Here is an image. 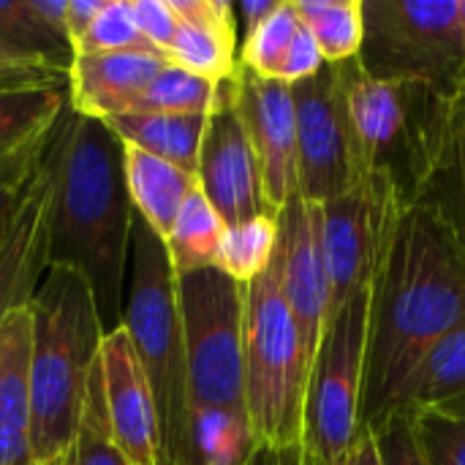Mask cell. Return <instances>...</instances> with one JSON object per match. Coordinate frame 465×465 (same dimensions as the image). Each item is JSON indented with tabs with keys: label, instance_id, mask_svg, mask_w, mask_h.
<instances>
[{
	"label": "cell",
	"instance_id": "44",
	"mask_svg": "<svg viewBox=\"0 0 465 465\" xmlns=\"http://www.w3.org/2000/svg\"><path fill=\"white\" fill-rule=\"evenodd\" d=\"M458 27H460V44L465 52V0H458Z\"/></svg>",
	"mask_w": 465,
	"mask_h": 465
},
{
	"label": "cell",
	"instance_id": "36",
	"mask_svg": "<svg viewBox=\"0 0 465 465\" xmlns=\"http://www.w3.org/2000/svg\"><path fill=\"white\" fill-rule=\"evenodd\" d=\"M131 14L136 27L169 57V46L177 30V16L169 0H131Z\"/></svg>",
	"mask_w": 465,
	"mask_h": 465
},
{
	"label": "cell",
	"instance_id": "22",
	"mask_svg": "<svg viewBox=\"0 0 465 465\" xmlns=\"http://www.w3.org/2000/svg\"><path fill=\"white\" fill-rule=\"evenodd\" d=\"M114 136L136 150L163 158L188 174L199 169V150L207 128V114H155L134 112L106 120Z\"/></svg>",
	"mask_w": 465,
	"mask_h": 465
},
{
	"label": "cell",
	"instance_id": "18",
	"mask_svg": "<svg viewBox=\"0 0 465 465\" xmlns=\"http://www.w3.org/2000/svg\"><path fill=\"white\" fill-rule=\"evenodd\" d=\"M46 215H49V174H38L16 196L5 237L0 242V322L30 302L41 275L46 272Z\"/></svg>",
	"mask_w": 465,
	"mask_h": 465
},
{
	"label": "cell",
	"instance_id": "20",
	"mask_svg": "<svg viewBox=\"0 0 465 465\" xmlns=\"http://www.w3.org/2000/svg\"><path fill=\"white\" fill-rule=\"evenodd\" d=\"M392 411L465 422V322L420 360Z\"/></svg>",
	"mask_w": 465,
	"mask_h": 465
},
{
	"label": "cell",
	"instance_id": "30",
	"mask_svg": "<svg viewBox=\"0 0 465 465\" xmlns=\"http://www.w3.org/2000/svg\"><path fill=\"white\" fill-rule=\"evenodd\" d=\"M63 465H131L117 452V447L112 444V436H109V420H106L98 365L90 373L79 430L74 436V444L63 455Z\"/></svg>",
	"mask_w": 465,
	"mask_h": 465
},
{
	"label": "cell",
	"instance_id": "46",
	"mask_svg": "<svg viewBox=\"0 0 465 465\" xmlns=\"http://www.w3.org/2000/svg\"><path fill=\"white\" fill-rule=\"evenodd\" d=\"M46 465H63V458H60V460H52V463H46Z\"/></svg>",
	"mask_w": 465,
	"mask_h": 465
},
{
	"label": "cell",
	"instance_id": "37",
	"mask_svg": "<svg viewBox=\"0 0 465 465\" xmlns=\"http://www.w3.org/2000/svg\"><path fill=\"white\" fill-rule=\"evenodd\" d=\"M452 180L458 185V218L465 234V90L458 87L455 125H452Z\"/></svg>",
	"mask_w": 465,
	"mask_h": 465
},
{
	"label": "cell",
	"instance_id": "3",
	"mask_svg": "<svg viewBox=\"0 0 465 465\" xmlns=\"http://www.w3.org/2000/svg\"><path fill=\"white\" fill-rule=\"evenodd\" d=\"M335 65L362 172L390 177L406 207L417 204L452 163L458 87L373 79L357 57Z\"/></svg>",
	"mask_w": 465,
	"mask_h": 465
},
{
	"label": "cell",
	"instance_id": "4",
	"mask_svg": "<svg viewBox=\"0 0 465 465\" xmlns=\"http://www.w3.org/2000/svg\"><path fill=\"white\" fill-rule=\"evenodd\" d=\"M30 447L38 465L60 460L79 430L104 327L82 272L49 264L30 297Z\"/></svg>",
	"mask_w": 465,
	"mask_h": 465
},
{
	"label": "cell",
	"instance_id": "29",
	"mask_svg": "<svg viewBox=\"0 0 465 465\" xmlns=\"http://www.w3.org/2000/svg\"><path fill=\"white\" fill-rule=\"evenodd\" d=\"M300 30L302 19L294 0H281L275 11L240 44V65L262 79L281 82L283 63Z\"/></svg>",
	"mask_w": 465,
	"mask_h": 465
},
{
	"label": "cell",
	"instance_id": "33",
	"mask_svg": "<svg viewBox=\"0 0 465 465\" xmlns=\"http://www.w3.org/2000/svg\"><path fill=\"white\" fill-rule=\"evenodd\" d=\"M406 414V411H403ZM428 465H465V422L433 414H406Z\"/></svg>",
	"mask_w": 465,
	"mask_h": 465
},
{
	"label": "cell",
	"instance_id": "15",
	"mask_svg": "<svg viewBox=\"0 0 465 465\" xmlns=\"http://www.w3.org/2000/svg\"><path fill=\"white\" fill-rule=\"evenodd\" d=\"M98 371L112 444L131 465H161V425L153 387L123 324L104 332Z\"/></svg>",
	"mask_w": 465,
	"mask_h": 465
},
{
	"label": "cell",
	"instance_id": "26",
	"mask_svg": "<svg viewBox=\"0 0 465 465\" xmlns=\"http://www.w3.org/2000/svg\"><path fill=\"white\" fill-rule=\"evenodd\" d=\"M223 232H226V223L221 221V215L213 210L204 193L193 188L174 221V229L163 240L174 272L183 275V272L215 267Z\"/></svg>",
	"mask_w": 465,
	"mask_h": 465
},
{
	"label": "cell",
	"instance_id": "12",
	"mask_svg": "<svg viewBox=\"0 0 465 465\" xmlns=\"http://www.w3.org/2000/svg\"><path fill=\"white\" fill-rule=\"evenodd\" d=\"M199 191L226 226L245 223L256 215H275L262 191V172L245 125L234 109V76L215 84V104L196 169Z\"/></svg>",
	"mask_w": 465,
	"mask_h": 465
},
{
	"label": "cell",
	"instance_id": "16",
	"mask_svg": "<svg viewBox=\"0 0 465 465\" xmlns=\"http://www.w3.org/2000/svg\"><path fill=\"white\" fill-rule=\"evenodd\" d=\"M65 109V90L0 95V193L16 196L38 174Z\"/></svg>",
	"mask_w": 465,
	"mask_h": 465
},
{
	"label": "cell",
	"instance_id": "25",
	"mask_svg": "<svg viewBox=\"0 0 465 465\" xmlns=\"http://www.w3.org/2000/svg\"><path fill=\"white\" fill-rule=\"evenodd\" d=\"M0 44L14 54L65 71L74 60L71 38L49 25L30 0H0Z\"/></svg>",
	"mask_w": 465,
	"mask_h": 465
},
{
	"label": "cell",
	"instance_id": "11",
	"mask_svg": "<svg viewBox=\"0 0 465 465\" xmlns=\"http://www.w3.org/2000/svg\"><path fill=\"white\" fill-rule=\"evenodd\" d=\"M292 98L297 114V196L324 204L362 177L338 65L327 63L316 76L292 84Z\"/></svg>",
	"mask_w": 465,
	"mask_h": 465
},
{
	"label": "cell",
	"instance_id": "5",
	"mask_svg": "<svg viewBox=\"0 0 465 465\" xmlns=\"http://www.w3.org/2000/svg\"><path fill=\"white\" fill-rule=\"evenodd\" d=\"M128 267L120 324L128 330L153 387L161 425V465H183L188 395L177 272L169 262L166 242L136 213L131 221Z\"/></svg>",
	"mask_w": 465,
	"mask_h": 465
},
{
	"label": "cell",
	"instance_id": "13",
	"mask_svg": "<svg viewBox=\"0 0 465 465\" xmlns=\"http://www.w3.org/2000/svg\"><path fill=\"white\" fill-rule=\"evenodd\" d=\"M234 109L256 153L267 207L278 215L297 196V114L292 84L262 79L237 65Z\"/></svg>",
	"mask_w": 465,
	"mask_h": 465
},
{
	"label": "cell",
	"instance_id": "35",
	"mask_svg": "<svg viewBox=\"0 0 465 465\" xmlns=\"http://www.w3.org/2000/svg\"><path fill=\"white\" fill-rule=\"evenodd\" d=\"M368 428H373L376 433L384 465H428L414 441L411 422L403 411H390L387 417H381L376 425Z\"/></svg>",
	"mask_w": 465,
	"mask_h": 465
},
{
	"label": "cell",
	"instance_id": "6",
	"mask_svg": "<svg viewBox=\"0 0 465 465\" xmlns=\"http://www.w3.org/2000/svg\"><path fill=\"white\" fill-rule=\"evenodd\" d=\"M242 371L245 414L256 447L278 452L302 444L311 365L281 289L278 251L270 267L256 281L245 283Z\"/></svg>",
	"mask_w": 465,
	"mask_h": 465
},
{
	"label": "cell",
	"instance_id": "2",
	"mask_svg": "<svg viewBox=\"0 0 465 465\" xmlns=\"http://www.w3.org/2000/svg\"><path fill=\"white\" fill-rule=\"evenodd\" d=\"M46 262L84 275L104 332L120 327L134 207L123 142L104 120L65 109L49 153Z\"/></svg>",
	"mask_w": 465,
	"mask_h": 465
},
{
	"label": "cell",
	"instance_id": "24",
	"mask_svg": "<svg viewBox=\"0 0 465 465\" xmlns=\"http://www.w3.org/2000/svg\"><path fill=\"white\" fill-rule=\"evenodd\" d=\"M256 452L245 414L226 409L188 411L183 465H251Z\"/></svg>",
	"mask_w": 465,
	"mask_h": 465
},
{
	"label": "cell",
	"instance_id": "41",
	"mask_svg": "<svg viewBox=\"0 0 465 465\" xmlns=\"http://www.w3.org/2000/svg\"><path fill=\"white\" fill-rule=\"evenodd\" d=\"M0 465H38L33 458L30 436L0 430Z\"/></svg>",
	"mask_w": 465,
	"mask_h": 465
},
{
	"label": "cell",
	"instance_id": "40",
	"mask_svg": "<svg viewBox=\"0 0 465 465\" xmlns=\"http://www.w3.org/2000/svg\"><path fill=\"white\" fill-rule=\"evenodd\" d=\"M341 465H384V458H381V450H379V441H376L373 428H368V425L360 428V436L354 439L351 450L346 452V458H343Z\"/></svg>",
	"mask_w": 465,
	"mask_h": 465
},
{
	"label": "cell",
	"instance_id": "38",
	"mask_svg": "<svg viewBox=\"0 0 465 465\" xmlns=\"http://www.w3.org/2000/svg\"><path fill=\"white\" fill-rule=\"evenodd\" d=\"M104 5H106V0H68V5H65V33L71 38V46L90 30V25L95 22V16L101 14Z\"/></svg>",
	"mask_w": 465,
	"mask_h": 465
},
{
	"label": "cell",
	"instance_id": "9",
	"mask_svg": "<svg viewBox=\"0 0 465 465\" xmlns=\"http://www.w3.org/2000/svg\"><path fill=\"white\" fill-rule=\"evenodd\" d=\"M357 60L373 79L458 87L465 65L458 0H365Z\"/></svg>",
	"mask_w": 465,
	"mask_h": 465
},
{
	"label": "cell",
	"instance_id": "19",
	"mask_svg": "<svg viewBox=\"0 0 465 465\" xmlns=\"http://www.w3.org/2000/svg\"><path fill=\"white\" fill-rule=\"evenodd\" d=\"M177 30L169 63L218 84L240 65V35L234 3L229 0H169Z\"/></svg>",
	"mask_w": 465,
	"mask_h": 465
},
{
	"label": "cell",
	"instance_id": "8",
	"mask_svg": "<svg viewBox=\"0 0 465 465\" xmlns=\"http://www.w3.org/2000/svg\"><path fill=\"white\" fill-rule=\"evenodd\" d=\"M371 292L354 294L330 313L308 373L302 450L316 465L343 463L362 428Z\"/></svg>",
	"mask_w": 465,
	"mask_h": 465
},
{
	"label": "cell",
	"instance_id": "7",
	"mask_svg": "<svg viewBox=\"0 0 465 465\" xmlns=\"http://www.w3.org/2000/svg\"><path fill=\"white\" fill-rule=\"evenodd\" d=\"M177 302L188 411L226 409L245 414V286L218 267H204L177 275Z\"/></svg>",
	"mask_w": 465,
	"mask_h": 465
},
{
	"label": "cell",
	"instance_id": "39",
	"mask_svg": "<svg viewBox=\"0 0 465 465\" xmlns=\"http://www.w3.org/2000/svg\"><path fill=\"white\" fill-rule=\"evenodd\" d=\"M281 0H242V3H234V19H237V35H240V44L275 11Z\"/></svg>",
	"mask_w": 465,
	"mask_h": 465
},
{
	"label": "cell",
	"instance_id": "23",
	"mask_svg": "<svg viewBox=\"0 0 465 465\" xmlns=\"http://www.w3.org/2000/svg\"><path fill=\"white\" fill-rule=\"evenodd\" d=\"M30 302L0 322V430L30 436Z\"/></svg>",
	"mask_w": 465,
	"mask_h": 465
},
{
	"label": "cell",
	"instance_id": "1",
	"mask_svg": "<svg viewBox=\"0 0 465 465\" xmlns=\"http://www.w3.org/2000/svg\"><path fill=\"white\" fill-rule=\"evenodd\" d=\"M465 322V234L452 202L406 207L371 292L362 425L387 417L420 360Z\"/></svg>",
	"mask_w": 465,
	"mask_h": 465
},
{
	"label": "cell",
	"instance_id": "31",
	"mask_svg": "<svg viewBox=\"0 0 465 465\" xmlns=\"http://www.w3.org/2000/svg\"><path fill=\"white\" fill-rule=\"evenodd\" d=\"M123 52H139V54L166 57L136 27L128 0H106V5L101 8V14L90 25V30L74 44V54H123Z\"/></svg>",
	"mask_w": 465,
	"mask_h": 465
},
{
	"label": "cell",
	"instance_id": "34",
	"mask_svg": "<svg viewBox=\"0 0 465 465\" xmlns=\"http://www.w3.org/2000/svg\"><path fill=\"white\" fill-rule=\"evenodd\" d=\"M22 90H68V74L25 60L0 44V95Z\"/></svg>",
	"mask_w": 465,
	"mask_h": 465
},
{
	"label": "cell",
	"instance_id": "10",
	"mask_svg": "<svg viewBox=\"0 0 465 465\" xmlns=\"http://www.w3.org/2000/svg\"><path fill=\"white\" fill-rule=\"evenodd\" d=\"M319 207L322 248L330 278V313H335L354 294L373 289L406 202L390 177L362 172L346 193Z\"/></svg>",
	"mask_w": 465,
	"mask_h": 465
},
{
	"label": "cell",
	"instance_id": "27",
	"mask_svg": "<svg viewBox=\"0 0 465 465\" xmlns=\"http://www.w3.org/2000/svg\"><path fill=\"white\" fill-rule=\"evenodd\" d=\"M324 63L354 60L365 38V0H294Z\"/></svg>",
	"mask_w": 465,
	"mask_h": 465
},
{
	"label": "cell",
	"instance_id": "17",
	"mask_svg": "<svg viewBox=\"0 0 465 465\" xmlns=\"http://www.w3.org/2000/svg\"><path fill=\"white\" fill-rule=\"evenodd\" d=\"M158 54H74L68 68V106L93 120L134 114L166 65Z\"/></svg>",
	"mask_w": 465,
	"mask_h": 465
},
{
	"label": "cell",
	"instance_id": "42",
	"mask_svg": "<svg viewBox=\"0 0 465 465\" xmlns=\"http://www.w3.org/2000/svg\"><path fill=\"white\" fill-rule=\"evenodd\" d=\"M251 465H316L308 452L302 450V444L297 447H289V450H278V452H267V450H259L256 458L251 460Z\"/></svg>",
	"mask_w": 465,
	"mask_h": 465
},
{
	"label": "cell",
	"instance_id": "14",
	"mask_svg": "<svg viewBox=\"0 0 465 465\" xmlns=\"http://www.w3.org/2000/svg\"><path fill=\"white\" fill-rule=\"evenodd\" d=\"M278 259L281 289L297 322L308 365H313L330 316V278L322 248L319 204L294 196L278 213Z\"/></svg>",
	"mask_w": 465,
	"mask_h": 465
},
{
	"label": "cell",
	"instance_id": "28",
	"mask_svg": "<svg viewBox=\"0 0 465 465\" xmlns=\"http://www.w3.org/2000/svg\"><path fill=\"white\" fill-rule=\"evenodd\" d=\"M275 251H278V215H256L245 223L226 226L215 267L245 286L270 267Z\"/></svg>",
	"mask_w": 465,
	"mask_h": 465
},
{
	"label": "cell",
	"instance_id": "32",
	"mask_svg": "<svg viewBox=\"0 0 465 465\" xmlns=\"http://www.w3.org/2000/svg\"><path fill=\"white\" fill-rule=\"evenodd\" d=\"M215 104V84L174 65L166 63L161 74L155 76L153 87L142 98L139 112H155V114H210Z\"/></svg>",
	"mask_w": 465,
	"mask_h": 465
},
{
	"label": "cell",
	"instance_id": "21",
	"mask_svg": "<svg viewBox=\"0 0 465 465\" xmlns=\"http://www.w3.org/2000/svg\"><path fill=\"white\" fill-rule=\"evenodd\" d=\"M123 163H125V188L134 213L161 240H166L169 232L174 229V221L188 193L199 188L196 174H188L180 166L128 144H123Z\"/></svg>",
	"mask_w": 465,
	"mask_h": 465
},
{
	"label": "cell",
	"instance_id": "43",
	"mask_svg": "<svg viewBox=\"0 0 465 465\" xmlns=\"http://www.w3.org/2000/svg\"><path fill=\"white\" fill-rule=\"evenodd\" d=\"M19 196V193H16ZM16 196H8V193H0V242L5 237V229H8V218H11V210H14V202Z\"/></svg>",
	"mask_w": 465,
	"mask_h": 465
},
{
	"label": "cell",
	"instance_id": "45",
	"mask_svg": "<svg viewBox=\"0 0 465 465\" xmlns=\"http://www.w3.org/2000/svg\"><path fill=\"white\" fill-rule=\"evenodd\" d=\"M458 87H463L465 90V65H463V71H460V76H458Z\"/></svg>",
	"mask_w": 465,
	"mask_h": 465
}]
</instances>
